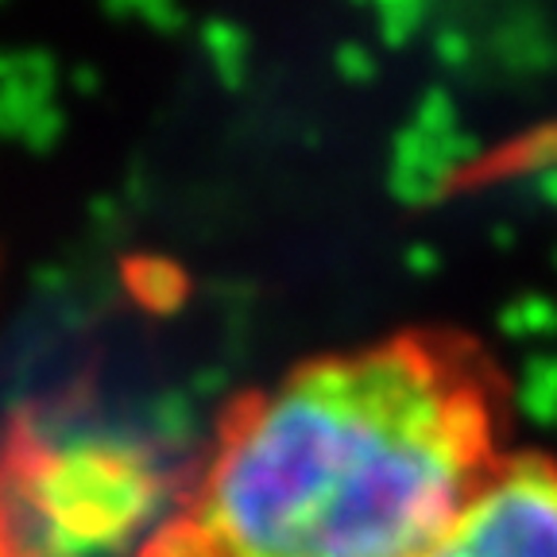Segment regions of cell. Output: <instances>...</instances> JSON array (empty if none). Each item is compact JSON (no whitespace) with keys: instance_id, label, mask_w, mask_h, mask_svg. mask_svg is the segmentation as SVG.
Listing matches in <instances>:
<instances>
[{"instance_id":"cell-1","label":"cell","mask_w":557,"mask_h":557,"mask_svg":"<svg viewBox=\"0 0 557 557\" xmlns=\"http://www.w3.org/2000/svg\"><path fill=\"white\" fill-rule=\"evenodd\" d=\"M504 457L496 364L399 333L244 395L148 557H430Z\"/></svg>"},{"instance_id":"cell-2","label":"cell","mask_w":557,"mask_h":557,"mask_svg":"<svg viewBox=\"0 0 557 557\" xmlns=\"http://www.w3.org/2000/svg\"><path fill=\"white\" fill-rule=\"evenodd\" d=\"M430 557H557V461L507 453Z\"/></svg>"}]
</instances>
